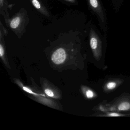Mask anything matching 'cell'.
Listing matches in <instances>:
<instances>
[{"label": "cell", "mask_w": 130, "mask_h": 130, "mask_svg": "<svg viewBox=\"0 0 130 130\" xmlns=\"http://www.w3.org/2000/svg\"><path fill=\"white\" fill-rule=\"evenodd\" d=\"M90 44L92 50L95 52L100 51L101 41L99 36L92 29L90 32Z\"/></svg>", "instance_id": "6da1fadb"}, {"label": "cell", "mask_w": 130, "mask_h": 130, "mask_svg": "<svg viewBox=\"0 0 130 130\" xmlns=\"http://www.w3.org/2000/svg\"><path fill=\"white\" fill-rule=\"evenodd\" d=\"M88 1L91 9L99 16L101 21L104 22V13L99 0H88Z\"/></svg>", "instance_id": "7a4b0ae2"}, {"label": "cell", "mask_w": 130, "mask_h": 130, "mask_svg": "<svg viewBox=\"0 0 130 130\" xmlns=\"http://www.w3.org/2000/svg\"><path fill=\"white\" fill-rule=\"evenodd\" d=\"M66 58L65 51L62 48L57 49L52 56L51 59L53 63L56 64H60L64 62Z\"/></svg>", "instance_id": "3957f363"}, {"label": "cell", "mask_w": 130, "mask_h": 130, "mask_svg": "<svg viewBox=\"0 0 130 130\" xmlns=\"http://www.w3.org/2000/svg\"><path fill=\"white\" fill-rule=\"evenodd\" d=\"M20 19L19 17L14 18L11 21L10 23V27L13 29L16 28L19 25Z\"/></svg>", "instance_id": "277c9868"}, {"label": "cell", "mask_w": 130, "mask_h": 130, "mask_svg": "<svg viewBox=\"0 0 130 130\" xmlns=\"http://www.w3.org/2000/svg\"><path fill=\"white\" fill-rule=\"evenodd\" d=\"M130 108V104L127 102H124L121 103L118 106L119 110L126 111Z\"/></svg>", "instance_id": "5b68a950"}, {"label": "cell", "mask_w": 130, "mask_h": 130, "mask_svg": "<svg viewBox=\"0 0 130 130\" xmlns=\"http://www.w3.org/2000/svg\"><path fill=\"white\" fill-rule=\"evenodd\" d=\"M116 85V83L115 82H111L107 84L106 86L108 89L112 90L115 88Z\"/></svg>", "instance_id": "8992f818"}, {"label": "cell", "mask_w": 130, "mask_h": 130, "mask_svg": "<svg viewBox=\"0 0 130 130\" xmlns=\"http://www.w3.org/2000/svg\"><path fill=\"white\" fill-rule=\"evenodd\" d=\"M32 4L36 9H40L41 8V5L38 0H32Z\"/></svg>", "instance_id": "52a82bcc"}, {"label": "cell", "mask_w": 130, "mask_h": 130, "mask_svg": "<svg viewBox=\"0 0 130 130\" xmlns=\"http://www.w3.org/2000/svg\"><path fill=\"white\" fill-rule=\"evenodd\" d=\"M86 95L88 99H91L93 97L94 93L92 90H88L86 92Z\"/></svg>", "instance_id": "ba28073f"}, {"label": "cell", "mask_w": 130, "mask_h": 130, "mask_svg": "<svg viewBox=\"0 0 130 130\" xmlns=\"http://www.w3.org/2000/svg\"><path fill=\"white\" fill-rule=\"evenodd\" d=\"M45 92L46 95L50 97H53L54 96V93L52 91L48 89H46L45 90Z\"/></svg>", "instance_id": "9c48e42d"}, {"label": "cell", "mask_w": 130, "mask_h": 130, "mask_svg": "<svg viewBox=\"0 0 130 130\" xmlns=\"http://www.w3.org/2000/svg\"><path fill=\"white\" fill-rule=\"evenodd\" d=\"M4 53V51L3 48L1 45H0V55L2 57Z\"/></svg>", "instance_id": "30bf717a"}, {"label": "cell", "mask_w": 130, "mask_h": 130, "mask_svg": "<svg viewBox=\"0 0 130 130\" xmlns=\"http://www.w3.org/2000/svg\"><path fill=\"white\" fill-rule=\"evenodd\" d=\"M109 115L111 116H120L119 114L116 113H111V114H109Z\"/></svg>", "instance_id": "8fae6325"}, {"label": "cell", "mask_w": 130, "mask_h": 130, "mask_svg": "<svg viewBox=\"0 0 130 130\" xmlns=\"http://www.w3.org/2000/svg\"><path fill=\"white\" fill-rule=\"evenodd\" d=\"M68 1H71V0H68Z\"/></svg>", "instance_id": "7c38bea8"}]
</instances>
